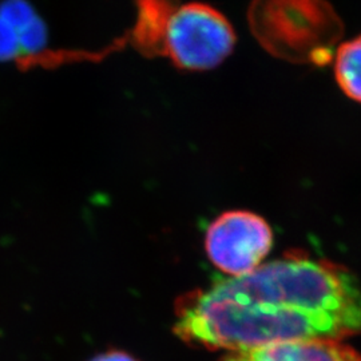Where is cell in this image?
Returning <instances> with one entry per match:
<instances>
[{"label": "cell", "instance_id": "5", "mask_svg": "<svg viewBox=\"0 0 361 361\" xmlns=\"http://www.w3.org/2000/svg\"><path fill=\"white\" fill-rule=\"evenodd\" d=\"M221 361H361V355L338 340H307L231 350Z\"/></svg>", "mask_w": 361, "mask_h": 361}, {"label": "cell", "instance_id": "4", "mask_svg": "<svg viewBox=\"0 0 361 361\" xmlns=\"http://www.w3.org/2000/svg\"><path fill=\"white\" fill-rule=\"evenodd\" d=\"M271 245L273 233L268 222L245 210L222 213L209 225L205 235L207 257L231 277L255 271Z\"/></svg>", "mask_w": 361, "mask_h": 361}, {"label": "cell", "instance_id": "1", "mask_svg": "<svg viewBox=\"0 0 361 361\" xmlns=\"http://www.w3.org/2000/svg\"><path fill=\"white\" fill-rule=\"evenodd\" d=\"M174 334L207 349L338 340L361 334V284L335 262L297 255L214 280L176 302Z\"/></svg>", "mask_w": 361, "mask_h": 361}, {"label": "cell", "instance_id": "6", "mask_svg": "<svg viewBox=\"0 0 361 361\" xmlns=\"http://www.w3.org/2000/svg\"><path fill=\"white\" fill-rule=\"evenodd\" d=\"M180 0H135V23L128 42L146 58L165 56L169 27Z\"/></svg>", "mask_w": 361, "mask_h": 361}, {"label": "cell", "instance_id": "2", "mask_svg": "<svg viewBox=\"0 0 361 361\" xmlns=\"http://www.w3.org/2000/svg\"><path fill=\"white\" fill-rule=\"evenodd\" d=\"M247 23L265 51L296 65H329L344 34L328 0H252Z\"/></svg>", "mask_w": 361, "mask_h": 361}, {"label": "cell", "instance_id": "8", "mask_svg": "<svg viewBox=\"0 0 361 361\" xmlns=\"http://www.w3.org/2000/svg\"><path fill=\"white\" fill-rule=\"evenodd\" d=\"M19 59L20 44L18 34L15 28L0 16V62Z\"/></svg>", "mask_w": 361, "mask_h": 361}, {"label": "cell", "instance_id": "9", "mask_svg": "<svg viewBox=\"0 0 361 361\" xmlns=\"http://www.w3.org/2000/svg\"><path fill=\"white\" fill-rule=\"evenodd\" d=\"M90 361H137L133 356H130L125 352L121 350H110V352H104L102 355L95 356Z\"/></svg>", "mask_w": 361, "mask_h": 361}, {"label": "cell", "instance_id": "7", "mask_svg": "<svg viewBox=\"0 0 361 361\" xmlns=\"http://www.w3.org/2000/svg\"><path fill=\"white\" fill-rule=\"evenodd\" d=\"M334 61L338 87L349 99L361 104V34L338 44Z\"/></svg>", "mask_w": 361, "mask_h": 361}, {"label": "cell", "instance_id": "3", "mask_svg": "<svg viewBox=\"0 0 361 361\" xmlns=\"http://www.w3.org/2000/svg\"><path fill=\"white\" fill-rule=\"evenodd\" d=\"M237 43L229 19L216 7L192 1L180 4L169 27L165 58L180 71L219 67Z\"/></svg>", "mask_w": 361, "mask_h": 361}]
</instances>
